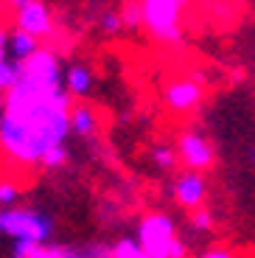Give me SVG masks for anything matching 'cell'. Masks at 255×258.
<instances>
[{
	"instance_id": "17",
	"label": "cell",
	"mask_w": 255,
	"mask_h": 258,
	"mask_svg": "<svg viewBox=\"0 0 255 258\" xmlns=\"http://www.w3.org/2000/svg\"><path fill=\"white\" fill-rule=\"evenodd\" d=\"M112 258H152V255H146L141 250L135 236H123V239H118L112 244Z\"/></svg>"
},
{
	"instance_id": "1",
	"label": "cell",
	"mask_w": 255,
	"mask_h": 258,
	"mask_svg": "<svg viewBox=\"0 0 255 258\" xmlns=\"http://www.w3.org/2000/svg\"><path fill=\"white\" fill-rule=\"evenodd\" d=\"M65 90V64L56 48L45 45L17 62V79L0 96V157L14 168H42L45 155L73 135Z\"/></svg>"
},
{
	"instance_id": "15",
	"label": "cell",
	"mask_w": 255,
	"mask_h": 258,
	"mask_svg": "<svg viewBox=\"0 0 255 258\" xmlns=\"http://www.w3.org/2000/svg\"><path fill=\"white\" fill-rule=\"evenodd\" d=\"M20 197H23V182L14 180L12 174L0 177V208L20 205Z\"/></svg>"
},
{
	"instance_id": "16",
	"label": "cell",
	"mask_w": 255,
	"mask_h": 258,
	"mask_svg": "<svg viewBox=\"0 0 255 258\" xmlns=\"http://www.w3.org/2000/svg\"><path fill=\"white\" fill-rule=\"evenodd\" d=\"M98 28H101L107 37H118L123 31V17H121V9H101L98 14Z\"/></svg>"
},
{
	"instance_id": "11",
	"label": "cell",
	"mask_w": 255,
	"mask_h": 258,
	"mask_svg": "<svg viewBox=\"0 0 255 258\" xmlns=\"http://www.w3.org/2000/svg\"><path fill=\"white\" fill-rule=\"evenodd\" d=\"M71 129L76 138H96L98 129H101V115L93 104L82 101H73L71 107Z\"/></svg>"
},
{
	"instance_id": "8",
	"label": "cell",
	"mask_w": 255,
	"mask_h": 258,
	"mask_svg": "<svg viewBox=\"0 0 255 258\" xmlns=\"http://www.w3.org/2000/svg\"><path fill=\"white\" fill-rule=\"evenodd\" d=\"M171 200L188 213L197 211V208H202L205 200H208V180H205L202 171L182 168L171 182Z\"/></svg>"
},
{
	"instance_id": "13",
	"label": "cell",
	"mask_w": 255,
	"mask_h": 258,
	"mask_svg": "<svg viewBox=\"0 0 255 258\" xmlns=\"http://www.w3.org/2000/svg\"><path fill=\"white\" fill-rule=\"evenodd\" d=\"M17 79V62L9 56V28L0 23V96L9 90Z\"/></svg>"
},
{
	"instance_id": "20",
	"label": "cell",
	"mask_w": 255,
	"mask_h": 258,
	"mask_svg": "<svg viewBox=\"0 0 255 258\" xmlns=\"http://www.w3.org/2000/svg\"><path fill=\"white\" fill-rule=\"evenodd\" d=\"M191 227L197 233H211L213 227H216V219H213V213L205 211V205H202V208H197V211H191Z\"/></svg>"
},
{
	"instance_id": "2",
	"label": "cell",
	"mask_w": 255,
	"mask_h": 258,
	"mask_svg": "<svg viewBox=\"0 0 255 258\" xmlns=\"http://www.w3.org/2000/svg\"><path fill=\"white\" fill-rule=\"evenodd\" d=\"M135 239L152 258H191L185 239L177 233V222L166 211H149L138 219Z\"/></svg>"
},
{
	"instance_id": "9",
	"label": "cell",
	"mask_w": 255,
	"mask_h": 258,
	"mask_svg": "<svg viewBox=\"0 0 255 258\" xmlns=\"http://www.w3.org/2000/svg\"><path fill=\"white\" fill-rule=\"evenodd\" d=\"M96 87V73L87 62H71L65 68V90L71 93L76 101L87 98Z\"/></svg>"
},
{
	"instance_id": "4",
	"label": "cell",
	"mask_w": 255,
	"mask_h": 258,
	"mask_svg": "<svg viewBox=\"0 0 255 258\" xmlns=\"http://www.w3.org/2000/svg\"><path fill=\"white\" fill-rule=\"evenodd\" d=\"M191 0H141L146 37L157 45H174L182 39V17Z\"/></svg>"
},
{
	"instance_id": "14",
	"label": "cell",
	"mask_w": 255,
	"mask_h": 258,
	"mask_svg": "<svg viewBox=\"0 0 255 258\" xmlns=\"http://www.w3.org/2000/svg\"><path fill=\"white\" fill-rule=\"evenodd\" d=\"M149 160H152V166L157 168V171L171 174V171H177V166H179L177 146H168V143H154V146L149 149Z\"/></svg>"
},
{
	"instance_id": "3",
	"label": "cell",
	"mask_w": 255,
	"mask_h": 258,
	"mask_svg": "<svg viewBox=\"0 0 255 258\" xmlns=\"http://www.w3.org/2000/svg\"><path fill=\"white\" fill-rule=\"evenodd\" d=\"M56 233V219L42 208L31 205H12L0 208V236L14 241H28V244H42L51 241Z\"/></svg>"
},
{
	"instance_id": "5",
	"label": "cell",
	"mask_w": 255,
	"mask_h": 258,
	"mask_svg": "<svg viewBox=\"0 0 255 258\" xmlns=\"http://www.w3.org/2000/svg\"><path fill=\"white\" fill-rule=\"evenodd\" d=\"M205 101L202 76H179L163 87V107L174 115H194Z\"/></svg>"
},
{
	"instance_id": "7",
	"label": "cell",
	"mask_w": 255,
	"mask_h": 258,
	"mask_svg": "<svg viewBox=\"0 0 255 258\" xmlns=\"http://www.w3.org/2000/svg\"><path fill=\"white\" fill-rule=\"evenodd\" d=\"M12 26L23 28V31L34 34L37 39H51L56 34V23H53V12L45 0H31L26 6H20L12 12Z\"/></svg>"
},
{
	"instance_id": "6",
	"label": "cell",
	"mask_w": 255,
	"mask_h": 258,
	"mask_svg": "<svg viewBox=\"0 0 255 258\" xmlns=\"http://www.w3.org/2000/svg\"><path fill=\"white\" fill-rule=\"evenodd\" d=\"M177 157L182 168H191V171H211L213 163H216V149H213L211 138L197 132V129H185L177 138Z\"/></svg>"
},
{
	"instance_id": "21",
	"label": "cell",
	"mask_w": 255,
	"mask_h": 258,
	"mask_svg": "<svg viewBox=\"0 0 255 258\" xmlns=\"http://www.w3.org/2000/svg\"><path fill=\"white\" fill-rule=\"evenodd\" d=\"M194 258H241V252L230 250V247H222V244H216V247H208V250L197 252Z\"/></svg>"
},
{
	"instance_id": "12",
	"label": "cell",
	"mask_w": 255,
	"mask_h": 258,
	"mask_svg": "<svg viewBox=\"0 0 255 258\" xmlns=\"http://www.w3.org/2000/svg\"><path fill=\"white\" fill-rule=\"evenodd\" d=\"M42 48V39H37L34 34L23 31V28H9V56L14 62H23V59L34 56V53Z\"/></svg>"
},
{
	"instance_id": "18",
	"label": "cell",
	"mask_w": 255,
	"mask_h": 258,
	"mask_svg": "<svg viewBox=\"0 0 255 258\" xmlns=\"http://www.w3.org/2000/svg\"><path fill=\"white\" fill-rule=\"evenodd\" d=\"M121 17L126 31H141L143 28V17H141V0H123L121 6Z\"/></svg>"
},
{
	"instance_id": "19",
	"label": "cell",
	"mask_w": 255,
	"mask_h": 258,
	"mask_svg": "<svg viewBox=\"0 0 255 258\" xmlns=\"http://www.w3.org/2000/svg\"><path fill=\"white\" fill-rule=\"evenodd\" d=\"M79 258H112V244H104V241H87V244H79Z\"/></svg>"
},
{
	"instance_id": "22",
	"label": "cell",
	"mask_w": 255,
	"mask_h": 258,
	"mask_svg": "<svg viewBox=\"0 0 255 258\" xmlns=\"http://www.w3.org/2000/svg\"><path fill=\"white\" fill-rule=\"evenodd\" d=\"M26 3H31V0H3V6H6V12H14V9L26 6Z\"/></svg>"
},
{
	"instance_id": "10",
	"label": "cell",
	"mask_w": 255,
	"mask_h": 258,
	"mask_svg": "<svg viewBox=\"0 0 255 258\" xmlns=\"http://www.w3.org/2000/svg\"><path fill=\"white\" fill-rule=\"evenodd\" d=\"M12 258H79V250L71 244H28V241H14L12 244Z\"/></svg>"
}]
</instances>
